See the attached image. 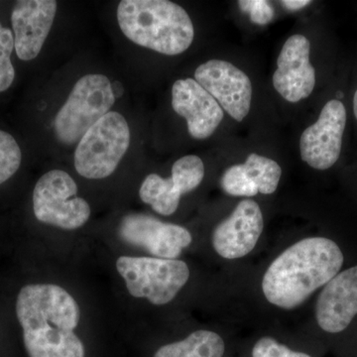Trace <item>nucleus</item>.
Returning <instances> with one entry per match:
<instances>
[{"instance_id": "4468645a", "label": "nucleus", "mask_w": 357, "mask_h": 357, "mask_svg": "<svg viewBox=\"0 0 357 357\" xmlns=\"http://www.w3.org/2000/svg\"><path fill=\"white\" fill-rule=\"evenodd\" d=\"M263 215L259 204L244 199L225 222L215 227L213 246L225 259H238L255 249L263 231Z\"/></svg>"}, {"instance_id": "1a4fd4ad", "label": "nucleus", "mask_w": 357, "mask_h": 357, "mask_svg": "<svg viewBox=\"0 0 357 357\" xmlns=\"http://www.w3.org/2000/svg\"><path fill=\"white\" fill-rule=\"evenodd\" d=\"M345 124L344 103L337 100L326 103L318 121L301 135V157L307 165L323 171L337 163L342 152Z\"/></svg>"}, {"instance_id": "f03ea898", "label": "nucleus", "mask_w": 357, "mask_h": 357, "mask_svg": "<svg viewBox=\"0 0 357 357\" xmlns=\"http://www.w3.org/2000/svg\"><path fill=\"white\" fill-rule=\"evenodd\" d=\"M344 264V255L335 241L310 237L293 244L276 258L263 277L268 302L292 310L321 286H326Z\"/></svg>"}, {"instance_id": "6e6552de", "label": "nucleus", "mask_w": 357, "mask_h": 357, "mask_svg": "<svg viewBox=\"0 0 357 357\" xmlns=\"http://www.w3.org/2000/svg\"><path fill=\"white\" fill-rule=\"evenodd\" d=\"M195 79L222 109L236 121H243L250 112L252 84L248 75L223 60H211L197 68Z\"/></svg>"}, {"instance_id": "412c9836", "label": "nucleus", "mask_w": 357, "mask_h": 357, "mask_svg": "<svg viewBox=\"0 0 357 357\" xmlns=\"http://www.w3.org/2000/svg\"><path fill=\"white\" fill-rule=\"evenodd\" d=\"M13 50V30L4 27L0 23V93L10 88L15 79V70L11 62Z\"/></svg>"}, {"instance_id": "9b49d317", "label": "nucleus", "mask_w": 357, "mask_h": 357, "mask_svg": "<svg viewBox=\"0 0 357 357\" xmlns=\"http://www.w3.org/2000/svg\"><path fill=\"white\" fill-rule=\"evenodd\" d=\"M204 177V165L196 155H187L177 160L172 167V175L164 178L150 174L141 185L139 197L156 213L171 215L177 211L182 195L194 191Z\"/></svg>"}, {"instance_id": "b1692460", "label": "nucleus", "mask_w": 357, "mask_h": 357, "mask_svg": "<svg viewBox=\"0 0 357 357\" xmlns=\"http://www.w3.org/2000/svg\"><path fill=\"white\" fill-rule=\"evenodd\" d=\"M280 3L288 10L297 11L309 6L312 3V1H310V0H284Z\"/></svg>"}, {"instance_id": "0eeeda50", "label": "nucleus", "mask_w": 357, "mask_h": 357, "mask_svg": "<svg viewBox=\"0 0 357 357\" xmlns=\"http://www.w3.org/2000/svg\"><path fill=\"white\" fill-rule=\"evenodd\" d=\"M69 174L52 170L39 178L33 192V211L40 222L63 229H77L88 222L91 208L79 198Z\"/></svg>"}, {"instance_id": "6ab92c4d", "label": "nucleus", "mask_w": 357, "mask_h": 357, "mask_svg": "<svg viewBox=\"0 0 357 357\" xmlns=\"http://www.w3.org/2000/svg\"><path fill=\"white\" fill-rule=\"evenodd\" d=\"M22 162L20 144L11 134L0 129V185L15 175Z\"/></svg>"}, {"instance_id": "f8f14e48", "label": "nucleus", "mask_w": 357, "mask_h": 357, "mask_svg": "<svg viewBox=\"0 0 357 357\" xmlns=\"http://www.w3.org/2000/svg\"><path fill=\"white\" fill-rule=\"evenodd\" d=\"M311 43L303 35H293L284 44L277 60L273 86L289 102L309 98L316 86V70L310 62Z\"/></svg>"}, {"instance_id": "39448f33", "label": "nucleus", "mask_w": 357, "mask_h": 357, "mask_svg": "<svg viewBox=\"0 0 357 357\" xmlns=\"http://www.w3.org/2000/svg\"><path fill=\"white\" fill-rule=\"evenodd\" d=\"M130 140V129L123 115L109 112L77 143L74 157L77 172L91 180L109 177L128 152Z\"/></svg>"}, {"instance_id": "f257e3e1", "label": "nucleus", "mask_w": 357, "mask_h": 357, "mask_svg": "<svg viewBox=\"0 0 357 357\" xmlns=\"http://www.w3.org/2000/svg\"><path fill=\"white\" fill-rule=\"evenodd\" d=\"M16 314L29 357H84L83 342L74 333L79 307L65 289L32 284L21 289Z\"/></svg>"}, {"instance_id": "2eb2a0df", "label": "nucleus", "mask_w": 357, "mask_h": 357, "mask_svg": "<svg viewBox=\"0 0 357 357\" xmlns=\"http://www.w3.org/2000/svg\"><path fill=\"white\" fill-rule=\"evenodd\" d=\"M172 107L187 121L188 130L195 139L213 135L225 116L217 100L191 77L174 83Z\"/></svg>"}, {"instance_id": "f3484780", "label": "nucleus", "mask_w": 357, "mask_h": 357, "mask_svg": "<svg viewBox=\"0 0 357 357\" xmlns=\"http://www.w3.org/2000/svg\"><path fill=\"white\" fill-rule=\"evenodd\" d=\"M225 342L211 331H197L182 342L164 345L154 357H222Z\"/></svg>"}, {"instance_id": "aec40b11", "label": "nucleus", "mask_w": 357, "mask_h": 357, "mask_svg": "<svg viewBox=\"0 0 357 357\" xmlns=\"http://www.w3.org/2000/svg\"><path fill=\"white\" fill-rule=\"evenodd\" d=\"M220 184L223 191L230 196L253 197L259 192L244 170L243 164H237L227 169L222 175Z\"/></svg>"}, {"instance_id": "4be33fe9", "label": "nucleus", "mask_w": 357, "mask_h": 357, "mask_svg": "<svg viewBox=\"0 0 357 357\" xmlns=\"http://www.w3.org/2000/svg\"><path fill=\"white\" fill-rule=\"evenodd\" d=\"M252 357H312L303 352L291 351L286 345L277 342L274 338L263 337L252 349Z\"/></svg>"}, {"instance_id": "dca6fc26", "label": "nucleus", "mask_w": 357, "mask_h": 357, "mask_svg": "<svg viewBox=\"0 0 357 357\" xmlns=\"http://www.w3.org/2000/svg\"><path fill=\"white\" fill-rule=\"evenodd\" d=\"M357 314V266L335 275L319 294L316 318L321 330L344 331Z\"/></svg>"}, {"instance_id": "7ed1b4c3", "label": "nucleus", "mask_w": 357, "mask_h": 357, "mask_svg": "<svg viewBox=\"0 0 357 357\" xmlns=\"http://www.w3.org/2000/svg\"><path fill=\"white\" fill-rule=\"evenodd\" d=\"M117 21L124 36L138 46L176 56L194 41V25L189 14L168 0H122Z\"/></svg>"}, {"instance_id": "9d476101", "label": "nucleus", "mask_w": 357, "mask_h": 357, "mask_svg": "<svg viewBox=\"0 0 357 357\" xmlns=\"http://www.w3.org/2000/svg\"><path fill=\"white\" fill-rule=\"evenodd\" d=\"M119 236L124 243L145 249L162 259H176L192 241L191 232L184 227L143 213L124 217L119 225Z\"/></svg>"}, {"instance_id": "5701e85b", "label": "nucleus", "mask_w": 357, "mask_h": 357, "mask_svg": "<svg viewBox=\"0 0 357 357\" xmlns=\"http://www.w3.org/2000/svg\"><path fill=\"white\" fill-rule=\"evenodd\" d=\"M238 6L243 13L249 14L251 21L255 24H268L273 20V6L265 0H244L238 1Z\"/></svg>"}, {"instance_id": "a211bd4d", "label": "nucleus", "mask_w": 357, "mask_h": 357, "mask_svg": "<svg viewBox=\"0 0 357 357\" xmlns=\"http://www.w3.org/2000/svg\"><path fill=\"white\" fill-rule=\"evenodd\" d=\"M243 165L260 194L271 195L276 191L282 175L281 167L277 162L253 153L249 155Z\"/></svg>"}, {"instance_id": "20e7f679", "label": "nucleus", "mask_w": 357, "mask_h": 357, "mask_svg": "<svg viewBox=\"0 0 357 357\" xmlns=\"http://www.w3.org/2000/svg\"><path fill=\"white\" fill-rule=\"evenodd\" d=\"M114 102L109 77L100 74L82 77L54 119L58 140L65 145L79 142L91 126L109 114Z\"/></svg>"}, {"instance_id": "ddd939ff", "label": "nucleus", "mask_w": 357, "mask_h": 357, "mask_svg": "<svg viewBox=\"0 0 357 357\" xmlns=\"http://www.w3.org/2000/svg\"><path fill=\"white\" fill-rule=\"evenodd\" d=\"M57 1L20 0L11 13L16 55L22 61L34 60L43 48L55 20Z\"/></svg>"}, {"instance_id": "423d86ee", "label": "nucleus", "mask_w": 357, "mask_h": 357, "mask_svg": "<svg viewBox=\"0 0 357 357\" xmlns=\"http://www.w3.org/2000/svg\"><path fill=\"white\" fill-rule=\"evenodd\" d=\"M116 268L131 296L157 306L175 299L190 278L189 267L177 259L121 256Z\"/></svg>"}, {"instance_id": "393cba45", "label": "nucleus", "mask_w": 357, "mask_h": 357, "mask_svg": "<svg viewBox=\"0 0 357 357\" xmlns=\"http://www.w3.org/2000/svg\"><path fill=\"white\" fill-rule=\"evenodd\" d=\"M354 115H356V119H357V91H356V93H354Z\"/></svg>"}]
</instances>
